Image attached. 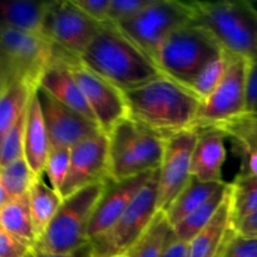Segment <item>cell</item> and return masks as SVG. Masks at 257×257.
I'll use <instances>...</instances> for the list:
<instances>
[{"label": "cell", "instance_id": "41", "mask_svg": "<svg viewBox=\"0 0 257 257\" xmlns=\"http://www.w3.org/2000/svg\"><path fill=\"white\" fill-rule=\"evenodd\" d=\"M233 230L243 237L257 238V211L238 222Z\"/></svg>", "mask_w": 257, "mask_h": 257}, {"label": "cell", "instance_id": "17", "mask_svg": "<svg viewBox=\"0 0 257 257\" xmlns=\"http://www.w3.org/2000/svg\"><path fill=\"white\" fill-rule=\"evenodd\" d=\"M38 87L44 89L48 94L52 95L54 99L64 104L65 107L75 110L79 114L87 117L88 119L97 123L92 109L88 105L79 85L75 82L68 67L64 52L58 49L57 47H55L54 59L43 73Z\"/></svg>", "mask_w": 257, "mask_h": 257}, {"label": "cell", "instance_id": "44", "mask_svg": "<svg viewBox=\"0 0 257 257\" xmlns=\"http://www.w3.org/2000/svg\"><path fill=\"white\" fill-rule=\"evenodd\" d=\"M7 89V82H5V77L4 73H3L2 65H0V95L4 93V90Z\"/></svg>", "mask_w": 257, "mask_h": 257}, {"label": "cell", "instance_id": "37", "mask_svg": "<svg viewBox=\"0 0 257 257\" xmlns=\"http://www.w3.org/2000/svg\"><path fill=\"white\" fill-rule=\"evenodd\" d=\"M82 12L99 24H107L110 0H73Z\"/></svg>", "mask_w": 257, "mask_h": 257}, {"label": "cell", "instance_id": "14", "mask_svg": "<svg viewBox=\"0 0 257 257\" xmlns=\"http://www.w3.org/2000/svg\"><path fill=\"white\" fill-rule=\"evenodd\" d=\"M108 170V136L100 131L70 148L69 170L60 196L65 198L93 183L104 182Z\"/></svg>", "mask_w": 257, "mask_h": 257}, {"label": "cell", "instance_id": "28", "mask_svg": "<svg viewBox=\"0 0 257 257\" xmlns=\"http://www.w3.org/2000/svg\"><path fill=\"white\" fill-rule=\"evenodd\" d=\"M172 231L165 212H157L150 227L141 236L140 240L130 248L127 257H161L166 240Z\"/></svg>", "mask_w": 257, "mask_h": 257}, {"label": "cell", "instance_id": "4", "mask_svg": "<svg viewBox=\"0 0 257 257\" xmlns=\"http://www.w3.org/2000/svg\"><path fill=\"white\" fill-rule=\"evenodd\" d=\"M107 136L108 180H127L160 168L167 140L163 136L131 118L118 122Z\"/></svg>", "mask_w": 257, "mask_h": 257}, {"label": "cell", "instance_id": "38", "mask_svg": "<svg viewBox=\"0 0 257 257\" xmlns=\"http://www.w3.org/2000/svg\"><path fill=\"white\" fill-rule=\"evenodd\" d=\"M32 247L0 227V257H27Z\"/></svg>", "mask_w": 257, "mask_h": 257}, {"label": "cell", "instance_id": "29", "mask_svg": "<svg viewBox=\"0 0 257 257\" xmlns=\"http://www.w3.org/2000/svg\"><path fill=\"white\" fill-rule=\"evenodd\" d=\"M35 177L24 157L0 167V183L10 198L27 195Z\"/></svg>", "mask_w": 257, "mask_h": 257}, {"label": "cell", "instance_id": "20", "mask_svg": "<svg viewBox=\"0 0 257 257\" xmlns=\"http://www.w3.org/2000/svg\"><path fill=\"white\" fill-rule=\"evenodd\" d=\"M228 191L212 220L188 242V257H215L226 235L232 230Z\"/></svg>", "mask_w": 257, "mask_h": 257}, {"label": "cell", "instance_id": "11", "mask_svg": "<svg viewBox=\"0 0 257 257\" xmlns=\"http://www.w3.org/2000/svg\"><path fill=\"white\" fill-rule=\"evenodd\" d=\"M102 25L82 12L73 0H55L50 2L47 10L42 35L58 49L79 58Z\"/></svg>", "mask_w": 257, "mask_h": 257}, {"label": "cell", "instance_id": "6", "mask_svg": "<svg viewBox=\"0 0 257 257\" xmlns=\"http://www.w3.org/2000/svg\"><path fill=\"white\" fill-rule=\"evenodd\" d=\"M223 52L205 28L191 23L162 43L153 62L162 75L188 87L196 75Z\"/></svg>", "mask_w": 257, "mask_h": 257}, {"label": "cell", "instance_id": "22", "mask_svg": "<svg viewBox=\"0 0 257 257\" xmlns=\"http://www.w3.org/2000/svg\"><path fill=\"white\" fill-rule=\"evenodd\" d=\"M226 182H201L191 177L190 182L173 200L170 207L165 211L168 222L172 227L180 223L183 218L202 206L208 198L212 197Z\"/></svg>", "mask_w": 257, "mask_h": 257}, {"label": "cell", "instance_id": "42", "mask_svg": "<svg viewBox=\"0 0 257 257\" xmlns=\"http://www.w3.org/2000/svg\"><path fill=\"white\" fill-rule=\"evenodd\" d=\"M27 257H93V253L92 246H90V243H88V245L83 246V247L78 248V250L69 253H48L32 248V250L29 251V253L27 255Z\"/></svg>", "mask_w": 257, "mask_h": 257}, {"label": "cell", "instance_id": "7", "mask_svg": "<svg viewBox=\"0 0 257 257\" xmlns=\"http://www.w3.org/2000/svg\"><path fill=\"white\" fill-rule=\"evenodd\" d=\"M54 54L55 45L43 35L0 27V65L7 87L20 83L38 88Z\"/></svg>", "mask_w": 257, "mask_h": 257}, {"label": "cell", "instance_id": "27", "mask_svg": "<svg viewBox=\"0 0 257 257\" xmlns=\"http://www.w3.org/2000/svg\"><path fill=\"white\" fill-rule=\"evenodd\" d=\"M33 92V88L17 83L7 87L0 95V141L24 114Z\"/></svg>", "mask_w": 257, "mask_h": 257}, {"label": "cell", "instance_id": "3", "mask_svg": "<svg viewBox=\"0 0 257 257\" xmlns=\"http://www.w3.org/2000/svg\"><path fill=\"white\" fill-rule=\"evenodd\" d=\"M193 24L205 28L226 53L257 57V9L245 0L193 2Z\"/></svg>", "mask_w": 257, "mask_h": 257}, {"label": "cell", "instance_id": "12", "mask_svg": "<svg viewBox=\"0 0 257 257\" xmlns=\"http://www.w3.org/2000/svg\"><path fill=\"white\" fill-rule=\"evenodd\" d=\"M68 67L79 85L98 125L108 133L118 122L128 118L124 93L115 85L88 69L75 55L65 53Z\"/></svg>", "mask_w": 257, "mask_h": 257}, {"label": "cell", "instance_id": "10", "mask_svg": "<svg viewBox=\"0 0 257 257\" xmlns=\"http://www.w3.org/2000/svg\"><path fill=\"white\" fill-rule=\"evenodd\" d=\"M247 59L231 55L225 75L200 104L193 128L217 127L246 113Z\"/></svg>", "mask_w": 257, "mask_h": 257}, {"label": "cell", "instance_id": "9", "mask_svg": "<svg viewBox=\"0 0 257 257\" xmlns=\"http://www.w3.org/2000/svg\"><path fill=\"white\" fill-rule=\"evenodd\" d=\"M160 170V168H158ZM156 171L143 186L130 207L105 232L90 241L93 257H117L125 255L150 227L157 215L158 175Z\"/></svg>", "mask_w": 257, "mask_h": 257}, {"label": "cell", "instance_id": "23", "mask_svg": "<svg viewBox=\"0 0 257 257\" xmlns=\"http://www.w3.org/2000/svg\"><path fill=\"white\" fill-rule=\"evenodd\" d=\"M29 207L32 213L37 240L43 235L45 228L53 220L58 208L62 205V196L45 183L42 177H35L28 192Z\"/></svg>", "mask_w": 257, "mask_h": 257}, {"label": "cell", "instance_id": "5", "mask_svg": "<svg viewBox=\"0 0 257 257\" xmlns=\"http://www.w3.org/2000/svg\"><path fill=\"white\" fill-rule=\"evenodd\" d=\"M107 181L93 183L63 198L57 213L33 248L48 253H69L88 245L90 220Z\"/></svg>", "mask_w": 257, "mask_h": 257}, {"label": "cell", "instance_id": "19", "mask_svg": "<svg viewBox=\"0 0 257 257\" xmlns=\"http://www.w3.org/2000/svg\"><path fill=\"white\" fill-rule=\"evenodd\" d=\"M50 152L49 136L45 127L37 89L32 93L25 115L24 158L37 177L44 176L45 163Z\"/></svg>", "mask_w": 257, "mask_h": 257}, {"label": "cell", "instance_id": "33", "mask_svg": "<svg viewBox=\"0 0 257 257\" xmlns=\"http://www.w3.org/2000/svg\"><path fill=\"white\" fill-rule=\"evenodd\" d=\"M70 163V150L67 148H57L50 150L45 163L44 175H47L49 180L50 187L57 191L60 195L63 185L67 178L68 170Z\"/></svg>", "mask_w": 257, "mask_h": 257}, {"label": "cell", "instance_id": "43", "mask_svg": "<svg viewBox=\"0 0 257 257\" xmlns=\"http://www.w3.org/2000/svg\"><path fill=\"white\" fill-rule=\"evenodd\" d=\"M10 200H12V198L9 197V195H8L7 192H5V190L3 188L2 183H0V208H2L5 203L9 202Z\"/></svg>", "mask_w": 257, "mask_h": 257}, {"label": "cell", "instance_id": "21", "mask_svg": "<svg viewBox=\"0 0 257 257\" xmlns=\"http://www.w3.org/2000/svg\"><path fill=\"white\" fill-rule=\"evenodd\" d=\"M50 2H0V27L42 35Z\"/></svg>", "mask_w": 257, "mask_h": 257}, {"label": "cell", "instance_id": "35", "mask_svg": "<svg viewBox=\"0 0 257 257\" xmlns=\"http://www.w3.org/2000/svg\"><path fill=\"white\" fill-rule=\"evenodd\" d=\"M152 0H110L108 23L120 25L137 17Z\"/></svg>", "mask_w": 257, "mask_h": 257}, {"label": "cell", "instance_id": "45", "mask_svg": "<svg viewBox=\"0 0 257 257\" xmlns=\"http://www.w3.org/2000/svg\"><path fill=\"white\" fill-rule=\"evenodd\" d=\"M117 257H127L125 255H122V256H117Z\"/></svg>", "mask_w": 257, "mask_h": 257}, {"label": "cell", "instance_id": "13", "mask_svg": "<svg viewBox=\"0 0 257 257\" xmlns=\"http://www.w3.org/2000/svg\"><path fill=\"white\" fill-rule=\"evenodd\" d=\"M197 141L195 128L181 131L166 140L165 153L160 166L157 210L165 212L191 180V161Z\"/></svg>", "mask_w": 257, "mask_h": 257}, {"label": "cell", "instance_id": "31", "mask_svg": "<svg viewBox=\"0 0 257 257\" xmlns=\"http://www.w3.org/2000/svg\"><path fill=\"white\" fill-rule=\"evenodd\" d=\"M217 127L236 147L257 151V114H243Z\"/></svg>", "mask_w": 257, "mask_h": 257}, {"label": "cell", "instance_id": "40", "mask_svg": "<svg viewBox=\"0 0 257 257\" xmlns=\"http://www.w3.org/2000/svg\"><path fill=\"white\" fill-rule=\"evenodd\" d=\"M237 148L241 155V170L238 176L242 177H257V151L247 148Z\"/></svg>", "mask_w": 257, "mask_h": 257}, {"label": "cell", "instance_id": "32", "mask_svg": "<svg viewBox=\"0 0 257 257\" xmlns=\"http://www.w3.org/2000/svg\"><path fill=\"white\" fill-rule=\"evenodd\" d=\"M25 115L27 110L0 141V167L24 157Z\"/></svg>", "mask_w": 257, "mask_h": 257}, {"label": "cell", "instance_id": "1", "mask_svg": "<svg viewBox=\"0 0 257 257\" xmlns=\"http://www.w3.org/2000/svg\"><path fill=\"white\" fill-rule=\"evenodd\" d=\"M123 93L128 118L165 138L195 125L201 100L165 75Z\"/></svg>", "mask_w": 257, "mask_h": 257}, {"label": "cell", "instance_id": "24", "mask_svg": "<svg viewBox=\"0 0 257 257\" xmlns=\"http://www.w3.org/2000/svg\"><path fill=\"white\" fill-rule=\"evenodd\" d=\"M0 227L29 247H34L37 235L33 226L28 193L12 198L0 208Z\"/></svg>", "mask_w": 257, "mask_h": 257}, {"label": "cell", "instance_id": "34", "mask_svg": "<svg viewBox=\"0 0 257 257\" xmlns=\"http://www.w3.org/2000/svg\"><path fill=\"white\" fill-rule=\"evenodd\" d=\"M215 257H257V238L243 237L232 228Z\"/></svg>", "mask_w": 257, "mask_h": 257}, {"label": "cell", "instance_id": "16", "mask_svg": "<svg viewBox=\"0 0 257 257\" xmlns=\"http://www.w3.org/2000/svg\"><path fill=\"white\" fill-rule=\"evenodd\" d=\"M155 172L143 173L122 181H107L105 190L95 206L88 228L89 242L117 222Z\"/></svg>", "mask_w": 257, "mask_h": 257}, {"label": "cell", "instance_id": "8", "mask_svg": "<svg viewBox=\"0 0 257 257\" xmlns=\"http://www.w3.org/2000/svg\"><path fill=\"white\" fill-rule=\"evenodd\" d=\"M193 19V2L152 0L137 17L118 28L153 60L162 43L176 30L191 24Z\"/></svg>", "mask_w": 257, "mask_h": 257}, {"label": "cell", "instance_id": "36", "mask_svg": "<svg viewBox=\"0 0 257 257\" xmlns=\"http://www.w3.org/2000/svg\"><path fill=\"white\" fill-rule=\"evenodd\" d=\"M245 114H257V57L247 59Z\"/></svg>", "mask_w": 257, "mask_h": 257}, {"label": "cell", "instance_id": "30", "mask_svg": "<svg viewBox=\"0 0 257 257\" xmlns=\"http://www.w3.org/2000/svg\"><path fill=\"white\" fill-rule=\"evenodd\" d=\"M231 54L223 52L220 57L213 59L212 62L208 63L197 75L195 79L190 83L188 89L202 102L203 99L208 97L211 93L215 90L218 83L225 75L226 69H227L228 62H230Z\"/></svg>", "mask_w": 257, "mask_h": 257}, {"label": "cell", "instance_id": "25", "mask_svg": "<svg viewBox=\"0 0 257 257\" xmlns=\"http://www.w3.org/2000/svg\"><path fill=\"white\" fill-rule=\"evenodd\" d=\"M228 191V183L226 182L215 195L211 198H208L202 206L197 208V210L193 211L192 213L187 216L186 218H183L180 223L175 226L173 228V232L177 236L180 240L185 241V242H190L211 220H212L213 216L216 215L217 210L220 208V206L222 205V202L225 201L226 196H227Z\"/></svg>", "mask_w": 257, "mask_h": 257}, {"label": "cell", "instance_id": "15", "mask_svg": "<svg viewBox=\"0 0 257 257\" xmlns=\"http://www.w3.org/2000/svg\"><path fill=\"white\" fill-rule=\"evenodd\" d=\"M37 95L49 136L50 150H70L83 140L102 131L97 123L65 107L42 88H37Z\"/></svg>", "mask_w": 257, "mask_h": 257}, {"label": "cell", "instance_id": "18", "mask_svg": "<svg viewBox=\"0 0 257 257\" xmlns=\"http://www.w3.org/2000/svg\"><path fill=\"white\" fill-rule=\"evenodd\" d=\"M191 161V177L201 182H225L222 168L226 161V135L218 127H200Z\"/></svg>", "mask_w": 257, "mask_h": 257}, {"label": "cell", "instance_id": "26", "mask_svg": "<svg viewBox=\"0 0 257 257\" xmlns=\"http://www.w3.org/2000/svg\"><path fill=\"white\" fill-rule=\"evenodd\" d=\"M232 227L257 211V177L237 176L228 183Z\"/></svg>", "mask_w": 257, "mask_h": 257}, {"label": "cell", "instance_id": "2", "mask_svg": "<svg viewBox=\"0 0 257 257\" xmlns=\"http://www.w3.org/2000/svg\"><path fill=\"white\" fill-rule=\"evenodd\" d=\"M88 69L122 92L141 87L162 73L152 59L114 24H103L79 55Z\"/></svg>", "mask_w": 257, "mask_h": 257}, {"label": "cell", "instance_id": "39", "mask_svg": "<svg viewBox=\"0 0 257 257\" xmlns=\"http://www.w3.org/2000/svg\"><path fill=\"white\" fill-rule=\"evenodd\" d=\"M161 257H188V243L180 240L173 232V228L166 240L165 248Z\"/></svg>", "mask_w": 257, "mask_h": 257}]
</instances>
